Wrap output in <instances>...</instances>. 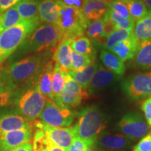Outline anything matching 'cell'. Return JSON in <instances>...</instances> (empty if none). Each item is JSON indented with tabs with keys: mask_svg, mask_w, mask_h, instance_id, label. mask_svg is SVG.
Here are the masks:
<instances>
[{
	"mask_svg": "<svg viewBox=\"0 0 151 151\" xmlns=\"http://www.w3.org/2000/svg\"><path fill=\"white\" fill-rule=\"evenodd\" d=\"M51 51L30 55L0 67V75L9 88L17 93L26 86L35 85L43 67L49 61Z\"/></svg>",
	"mask_w": 151,
	"mask_h": 151,
	"instance_id": "obj_1",
	"label": "cell"
},
{
	"mask_svg": "<svg viewBox=\"0 0 151 151\" xmlns=\"http://www.w3.org/2000/svg\"><path fill=\"white\" fill-rule=\"evenodd\" d=\"M97 1H101V2L106 3V4H109V3L112 2V1H114V0H97Z\"/></svg>",
	"mask_w": 151,
	"mask_h": 151,
	"instance_id": "obj_46",
	"label": "cell"
},
{
	"mask_svg": "<svg viewBox=\"0 0 151 151\" xmlns=\"http://www.w3.org/2000/svg\"><path fill=\"white\" fill-rule=\"evenodd\" d=\"M70 47L71 50L76 53L88 56L92 60H96L97 51L87 36L83 35L71 39Z\"/></svg>",
	"mask_w": 151,
	"mask_h": 151,
	"instance_id": "obj_23",
	"label": "cell"
},
{
	"mask_svg": "<svg viewBox=\"0 0 151 151\" xmlns=\"http://www.w3.org/2000/svg\"><path fill=\"white\" fill-rule=\"evenodd\" d=\"M39 0H21L15 6L22 20L41 22L39 17Z\"/></svg>",
	"mask_w": 151,
	"mask_h": 151,
	"instance_id": "obj_20",
	"label": "cell"
},
{
	"mask_svg": "<svg viewBox=\"0 0 151 151\" xmlns=\"http://www.w3.org/2000/svg\"><path fill=\"white\" fill-rule=\"evenodd\" d=\"M33 122V125L36 128L42 129L45 132L50 142L65 151H68L73 139L76 137L73 126L69 127H55L43 124L38 120Z\"/></svg>",
	"mask_w": 151,
	"mask_h": 151,
	"instance_id": "obj_10",
	"label": "cell"
},
{
	"mask_svg": "<svg viewBox=\"0 0 151 151\" xmlns=\"http://www.w3.org/2000/svg\"><path fill=\"white\" fill-rule=\"evenodd\" d=\"M94 61H95V60H92L90 57L78 54L71 50L70 70L80 71Z\"/></svg>",
	"mask_w": 151,
	"mask_h": 151,
	"instance_id": "obj_33",
	"label": "cell"
},
{
	"mask_svg": "<svg viewBox=\"0 0 151 151\" xmlns=\"http://www.w3.org/2000/svg\"><path fill=\"white\" fill-rule=\"evenodd\" d=\"M94 143L93 141L84 140L79 137H75L73 139L68 151H88Z\"/></svg>",
	"mask_w": 151,
	"mask_h": 151,
	"instance_id": "obj_36",
	"label": "cell"
},
{
	"mask_svg": "<svg viewBox=\"0 0 151 151\" xmlns=\"http://www.w3.org/2000/svg\"><path fill=\"white\" fill-rule=\"evenodd\" d=\"M98 67H99V64L95 60V61L92 62L90 65L87 66L86 67L80 71L69 70L68 73L80 85L83 90L86 91L87 88L90 83L92 76L97 71Z\"/></svg>",
	"mask_w": 151,
	"mask_h": 151,
	"instance_id": "obj_24",
	"label": "cell"
},
{
	"mask_svg": "<svg viewBox=\"0 0 151 151\" xmlns=\"http://www.w3.org/2000/svg\"><path fill=\"white\" fill-rule=\"evenodd\" d=\"M117 129L133 142L142 139L151 132L146 119L139 112L124 115L117 124Z\"/></svg>",
	"mask_w": 151,
	"mask_h": 151,
	"instance_id": "obj_8",
	"label": "cell"
},
{
	"mask_svg": "<svg viewBox=\"0 0 151 151\" xmlns=\"http://www.w3.org/2000/svg\"><path fill=\"white\" fill-rule=\"evenodd\" d=\"M103 27L104 34L106 37H108L114 30L116 29V24L111 19H109L106 16H104L103 18Z\"/></svg>",
	"mask_w": 151,
	"mask_h": 151,
	"instance_id": "obj_39",
	"label": "cell"
},
{
	"mask_svg": "<svg viewBox=\"0 0 151 151\" xmlns=\"http://www.w3.org/2000/svg\"><path fill=\"white\" fill-rule=\"evenodd\" d=\"M141 110L143 111L144 118L151 131V97L143 101L141 104Z\"/></svg>",
	"mask_w": 151,
	"mask_h": 151,
	"instance_id": "obj_38",
	"label": "cell"
},
{
	"mask_svg": "<svg viewBox=\"0 0 151 151\" xmlns=\"http://www.w3.org/2000/svg\"><path fill=\"white\" fill-rule=\"evenodd\" d=\"M132 151H151V132L140 139Z\"/></svg>",
	"mask_w": 151,
	"mask_h": 151,
	"instance_id": "obj_37",
	"label": "cell"
},
{
	"mask_svg": "<svg viewBox=\"0 0 151 151\" xmlns=\"http://www.w3.org/2000/svg\"><path fill=\"white\" fill-rule=\"evenodd\" d=\"M100 60L103 65L118 76H122L125 71V66L118 57L106 50H103L100 54Z\"/></svg>",
	"mask_w": 151,
	"mask_h": 151,
	"instance_id": "obj_27",
	"label": "cell"
},
{
	"mask_svg": "<svg viewBox=\"0 0 151 151\" xmlns=\"http://www.w3.org/2000/svg\"><path fill=\"white\" fill-rule=\"evenodd\" d=\"M9 151H33L32 144L30 141H27L20 146L16 147V148L11 149Z\"/></svg>",
	"mask_w": 151,
	"mask_h": 151,
	"instance_id": "obj_42",
	"label": "cell"
},
{
	"mask_svg": "<svg viewBox=\"0 0 151 151\" xmlns=\"http://www.w3.org/2000/svg\"><path fill=\"white\" fill-rule=\"evenodd\" d=\"M142 1L148 9V12L151 14V0H142Z\"/></svg>",
	"mask_w": 151,
	"mask_h": 151,
	"instance_id": "obj_44",
	"label": "cell"
},
{
	"mask_svg": "<svg viewBox=\"0 0 151 151\" xmlns=\"http://www.w3.org/2000/svg\"><path fill=\"white\" fill-rule=\"evenodd\" d=\"M149 73H150V75H151V71H150V72H149Z\"/></svg>",
	"mask_w": 151,
	"mask_h": 151,
	"instance_id": "obj_49",
	"label": "cell"
},
{
	"mask_svg": "<svg viewBox=\"0 0 151 151\" xmlns=\"http://www.w3.org/2000/svg\"><path fill=\"white\" fill-rule=\"evenodd\" d=\"M125 2L127 6L130 16L135 22L143 18L148 14V9L142 0H135V1L125 0Z\"/></svg>",
	"mask_w": 151,
	"mask_h": 151,
	"instance_id": "obj_31",
	"label": "cell"
},
{
	"mask_svg": "<svg viewBox=\"0 0 151 151\" xmlns=\"http://www.w3.org/2000/svg\"><path fill=\"white\" fill-rule=\"evenodd\" d=\"M76 116V113L72 109L60 106L48 99L39 119L42 123L51 127H69L72 124Z\"/></svg>",
	"mask_w": 151,
	"mask_h": 151,
	"instance_id": "obj_7",
	"label": "cell"
},
{
	"mask_svg": "<svg viewBox=\"0 0 151 151\" xmlns=\"http://www.w3.org/2000/svg\"><path fill=\"white\" fill-rule=\"evenodd\" d=\"M134 35L133 31L126 29H118L114 30L110 35L107 37L106 41L104 45V48L106 50H110L111 48L116 46L118 43L127 40Z\"/></svg>",
	"mask_w": 151,
	"mask_h": 151,
	"instance_id": "obj_30",
	"label": "cell"
},
{
	"mask_svg": "<svg viewBox=\"0 0 151 151\" xmlns=\"http://www.w3.org/2000/svg\"><path fill=\"white\" fill-rule=\"evenodd\" d=\"M57 1H60V0H57Z\"/></svg>",
	"mask_w": 151,
	"mask_h": 151,
	"instance_id": "obj_50",
	"label": "cell"
},
{
	"mask_svg": "<svg viewBox=\"0 0 151 151\" xmlns=\"http://www.w3.org/2000/svg\"><path fill=\"white\" fill-rule=\"evenodd\" d=\"M129 1H135V0H129Z\"/></svg>",
	"mask_w": 151,
	"mask_h": 151,
	"instance_id": "obj_47",
	"label": "cell"
},
{
	"mask_svg": "<svg viewBox=\"0 0 151 151\" xmlns=\"http://www.w3.org/2000/svg\"><path fill=\"white\" fill-rule=\"evenodd\" d=\"M103 19L90 22L86 29L87 37L95 47L104 46L107 38L104 34Z\"/></svg>",
	"mask_w": 151,
	"mask_h": 151,
	"instance_id": "obj_25",
	"label": "cell"
},
{
	"mask_svg": "<svg viewBox=\"0 0 151 151\" xmlns=\"http://www.w3.org/2000/svg\"><path fill=\"white\" fill-rule=\"evenodd\" d=\"M105 15L114 22L115 24H116V29H121L130 30V31H133L134 30L135 21L132 18L127 19L122 18V17L120 16L119 15L113 12V11L110 10L109 9L106 11Z\"/></svg>",
	"mask_w": 151,
	"mask_h": 151,
	"instance_id": "obj_32",
	"label": "cell"
},
{
	"mask_svg": "<svg viewBox=\"0 0 151 151\" xmlns=\"http://www.w3.org/2000/svg\"><path fill=\"white\" fill-rule=\"evenodd\" d=\"M139 44V43L136 39L134 35H133L127 40L118 43L116 46L111 48L110 51L118 57L122 62L127 61L133 59Z\"/></svg>",
	"mask_w": 151,
	"mask_h": 151,
	"instance_id": "obj_21",
	"label": "cell"
},
{
	"mask_svg": "<svg viewBox=\"0 0 151 151\" xmlns=\"http://www.w3.org/2000/svg\"><path fill=\"white\" fill-rule=\"evenodd\" d=\"M33 126V122H29L19 113L9 112L0 115V134Z\"/></svg>",
	"mask_w": 151,
	"mask_h": 151,
	"instance_id": "obj_15",
	"label": "cell"
},
{
	"mask_svg": "<svg viewBox=\"0 0 151 151\" xmlns=\"http://www.w3.org/2000/svg\"><path fill=\"white\" fill-rule=\"evenodd\" d=\"M41 22L22 20L0 34V67L27 38L40 25Z\"/></svg>",
	"mask_w": 151,
	"mask_h": 151,
	"instance_id": "obj_4",
	"label": "cell"
},
{
	"mask_svg": "<svg viewBox=\"0 0 151 151\" xmlns=\"http://www.w3.org/2000/svg\"><path fill=\"white\" fill-rule=\"evenodd\" d=\"M88 151H102V150H100L99 148H97V147L95 145H94L93 143V145H92V146L90 147L89 150H88Z\"/></svg>",
	"mask_w": 151,
	"mask_h": 151,
	"instance_id": "obj_45",
	"label": "cell"
},
{
	"mask_svg": "<svg viewBox=\"0 0 151 151\" xmlns=\"http://www.w3.org/2000/svg\"><path fill=\"white\" fill-rule=\"evenodd\" d=\"M78 120L73 126L76 137L94 142L106 128V118L95 105L83 107L77 114Z\"/></svg>",
	"mask_w": 151,
	"mask_h": 151,
	"instance_id": "obj_3",
	"label": "cell"
},
{
	"mask_svg": "<svg viewBox=\"0 0 151 151\" xmlns=\"http://www.w3.org/2000/svg\"><path fill=\"white\" fill-rule=\"evenodd\" d=\"M48 151H65L64 149H62L60 147L55 146L52 142L49 141L48 143Z\"/></svg>",
	"mask_w": 151,
	"mask_h": 151,
	"instance_id": "obj_43",
	"label": "cell"
},
{
	"mask_svg": "<svg viewBox=\"0 0 151 151\" xmlns=\"http://www.w3.org/2000/svg\"><path fill=\"white\" fill-rule=\"evenodd\" d=\"M60 4L57 0H41L39 4L40 21L56 25L59 18Z\"/></svg>",
	"mask_w": 151,
	"mask_h": 151,
	"instance_id": "obj_16",
	"label": "cell"
},
{
	"mask_svg": "<svg viewBox=\"0 0 151 151\" xmlns=\"http://www.w3.org/2000/svg\"><path fill=\"white\" fill-rule=\"evenodd\" d=\"M108 9V4L97 0H85L81 10L88 22H93L103 19Z\"/></svg>",
	"mask_w": 151,
	"mask_h": 151,
	"instance_id": "obj_19",
	"label": "cell"
},
{
	"mask_svg": "<svg viewBox=\"0 0 151 151\" xmlns=\"http://www.w3.org/2000/svg\"><path fill=\"white\" fill-rule=\"evenodd\" d=\"M134 35L139 43L151 40V14L135 22Z\"/></svg>",
	"mask_w": 151,
	"mask_h": 151,
	"instance_id": "obj_28",
	"label": "cell"
},
{
	"mask_svg": "<svg viewBox=\"0 0 151 151\" xmlns=\"http://www.w3.org/2000/svg\"><path fill=\"white\" fill-rule=\"evenodd\" d=\"M132 60L134 67L142 70L151 71V40L139 43Z\"/></svg>",
	"mask_w": 151,
	"mask_h": 151,
	"instance_id": "obj_22",
	"label": "cell"
},
{
	"mask_svg": "<svg viewBox=\"0 0 151 151\" xmlns=\"http://www.w3.org/2000/svg\"><path fill=\"white\" fill-rule=\"evenodd\" d=\"M21 0H0V14L16 6Z\"/></svg>",
	"mask_w": 151,
	"mask_h": 151,
	"instance_id": "obj_40",
	"label": "cell"
},
{
	"mask_svg": "<svg viewBox=\"0 0 151 151\" xmlns=\"http://www.w3.org/2000/svg\"><path fill=\"white\" fill-rule=\"evenodd\" d=\"M67 72V71L63 70L58 64H54L52 73V90L54 97L53 101L60 106H61L60 100V94L65 86V76Z\"/></svg>",
	"mask_w": 151,
	"mask_h": 151,
	"instance_id": "obj_26",
	"label": "cell"
},
{
	"mask_svg": "<svg viewBox=\"0 0 151 151\" xmlns=\"http://www.w3.org/2000/svg\"><path fill=\"white\" fill-rule=\"evenodd\" d=\"M118 79V76L116 73L106 68L99 66L87 88V94L88 96L96 94Z\"/></svg>",
	"mask_w": 151,
	"mask_h": 151,
	"instance_id": "obj_14",
	"label": "cell"
},
{
	"mask_svg": "<svg viewBox=\"0 0 151 151\" xmlns=\"http://www.w3.org/2000/svg\"><path fill=\"white\" fill-rule=\"evenodd\" d=\"M71 39L62 41L52 50V60L67 72L71 69Z\"/></svg>",
	"mask_w": 151,
	"mask_h": 151,
	"instance_id": "obj_18",
	"label": "cell"
},
{
	"mask_svg": "<svg viewBox=\"0 0 151 151\" xmlns=\"http://www.w3.org/2000/svg\"><path fill=\"white\" fill-rule=\"evenodd\" d=\"M32 127L14 130L0 134V151H9L22 143L29 141Z\"/></svg>",
	"mask_w": 151,
	"mask_h": 151,
	"instance_id": "obj_13",
	"label": "cell"
},
{
	"mask_svg": "<svg viewBox=\"0 0 151 151\" xmlns=\"http://www.w3.org/2000/svg\"><path fill=\"white\" fill-rule=\"evenodd\" d=\"M62 41V33L57 26L46 23L40 24L19 46L12 59L25 54L51 51Z\"/></svg>",
	"mask_w": 151,
	"mask_h": 151,
	"instance_id": "obj_2",
	"label": "cell"
},
{
	"mask_svg": "<svg viewBox=\"0 0 151 151\" xmlns=\"http://www.w3.org/2000/svg\"><path fill=\"white\" fill-rule=\"evenodd\" d=\"M61 2L68 6L76 7L78 9H82L85 0H60Z\"/></svg>",
	"mask_w": 151,
	"mask_h": 151,
	"instance_id": "obj_41",
	"label": "cell"
},
{
	"mask_svg": "<svg viewBox=\"0 0 151 151\" xmlns=\"http://www.w3.org/2000/svg\"><path fill=\"white\" fill-rule=\"evenodd\" d=\"M109 9L124 18L131 19L125 0H114L108 4Z\"/></svg>",
	"mask_w": 151,
	"mask_h": 151,
	"instance_id": "obj_35",
	"label": "cell"
},
{
	"mask_svg": "<svg viewBox=\"0 0 151 151\" xmlns=\"http://www.w3.org/2000/svg\"><path fill=\"white\" fill-rule=\"evenodd\" d=\"M15 95L16 93L6 83L0 75V108L11 104Z\"/></svg>",
	"mask_w": 151,
	"mask_h": 151,
	"instance_id": "obj_34",
	"label": "cell"
},
{
	"mask_svg": "<svg viewBox=\"0 0 151 151\" xmlns=\"http://www.w3.org/2000/svg\"><path fill=\"white\" fill-rule=\"evenodd\" d=\"M53 60H49L43 68L38 77L36 85L39 92L47 99L53 101L52 90V73L53 70Z\"/></svg>",
	"mask_w": 151,
	"mask_h": 151,
	"instance_id": "obj_17",
	"label": "cell"
},
{
	"mask_svg": "<svg viewBox=\"0 0 151 151\" xmlns=\"http://www.w3.org/2000/svg\"><path fill=\"white\" fill-rule=\"evenodd\" d=\"M59 18L56 25L61 32L62 41L83 35L88 22L83 14L81 9L68 6L60 1Z\"/></svg>",
	"mask_w": 151,
	"mask_h": 151,
	"instance_id": "obj_5",
	"label": "cell"
},
{
	"mask_svg": "<svg viewBox=\"0 0 151 151\" xmlns=\"http://www.w3.org/2000/svg\"><path fill=\"white\" fill-rule=\"evenodd\" d=\"M124 94L133 101L146 99L151 97L150 73H137L130 76L122 83Z\"/></svg>",
	"mask_w": 151,
	"mask_h": 151,
	"instance_id": "obj_9",
	"label": "cell"
},
{
	"mask_svg": "<svg viewBox=\"0 0 151 151\" xmlns=\"http://www.w3.org/2000/svg\"><path fill=\"white\" fill-rule=\"evenodd\" d=\"M47 98L38 90L36 83L29 86L16 101L18 113L29 122H34L39 118L45 105Z\"/></svg>",
	"mask_w": 151,
	"mask_h": 151,
	"instance_id": "obj_6",
	"label": "cell"
},
{
	"mask_svg": "<svg viewBox=\"0 0 151 151\" xmlns=\"http://www.w3.org/2000/svg\"><path fill=\"white\" fill-rule=\"evenodd\" d=\"M134 143L122 134L101 133L94 144L102 151H129Z\"/></svg>",
	"mask_w": 151,
	"mask_h": 151,
	"instance_id": "obj_12",
	"label": "cell"
},
{
	"mask_svg": "<svg viewBox=\"0 0 151 151\" xmlns=\"http://www.w3.org/2000/svg\"><path fill=\"white\" fill-rule=\"evenodd\" d=\"M88 97L86 91H83L80 85L67 72L65 86L60 97L61 106L74 109L81 104L83 99Z\"/></svg>",
	"mask_w": 151,
	"mask_h": 151,
	"instance_id": "obj_11",
	"label": "cell"
},
{
	"mask_svg": "<svg viewBox=\"0 0 151 151\" xmlns=\"http://www.w3.org/2000/svg\"><path fill=\"white\" fill-rule=\"evenodd\" d=\"M20 21H22V20L15 6L4 12L1 13L0 14V34L13 26L16 25Z\"/></svg>",
	"mask_w": 151,
	"mask_h": 151,
	"instance_id": "obj_29",
	"label": "cell"
},
{
	"mask_svg": "<svg viewBox=\"0 0 151 151\" xmlns=\"http://www.w3.org/2000/svg\"><path fill=\"white\" fill-rule=\"evenodd\" d=\"M43 151H48V150H43Z\"/></svg>",
	"mask_w": 151,
	"mask_h": 151,
	"instance_id": "obj_48",
	"label": "cell"
}]
</instances>
